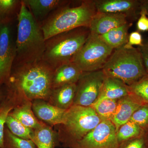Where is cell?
<instances>
[{
	"label": "cell",
	"instance_id": "6",
	"mask_svg": "<svg viewBox=\"0 0 148 148\" xmlns=\"http://www.w3.org/2000/svg\"><path fill=\"white\" fill-rule=\"evenodd\" d=\"M102 120L90 107L73 105L67 110L58 133L59 142L74 148Z\"/></svg>",
	"mask_w": 148,
	"mask_h": 148
},
{
	"label": "cell",
	"instance_id": "11",
	"mask_svg": "<svg viewBox=\"0 0 148 148\" xmlns=\"http://www.w3.org/2000/svg\"><path fill=\"white\" fill-rule=\"evenodd\" d=\"M97 12L121 14L131 21L138 19L142 9L139 0H93Z\"/></svg>",
	"mask_w": 148,
	"mask_h": 148
},
{
	"label": "cell",
	"instance_id": "16",
	"mask_svg": "<svg viewBox=\"0 0 148 148\" xmlns=\"http://www.w3.org/2000/svg\"><path fill=\"white\" fill-rule=\"evenodd\" d=\"M35 19L38 22L45 20L52 11L66 5L70 1L64 0H23Z\"/></svg>",
	"mask_w": 148,
	"mask_h": 148
},
{
	"label": "cell",
	"instance_id": "31",
	"mask_svg": "<svg viewBox=\"0 0 148 148\" xmlns=\"http://www.w3.org/2000/svg\"><path fill=\"white\" fill-rule=\"evenodd\" d=\"M143 36L140 32L135 31L129 34L128 41L124 46L127 47H132L134 45L140 47L143 45Z\"/></svg>",
	"mask_w": 148,
	"mask_h": 148
},
{
	"label": "cell",
	"instance_id": "26",
	"mask_svg": "<svg viewBox=\"0 0 148 148\" xmlns=\"http://www.w3.org/2000/svg\"><path fill=\"white\" fill-rule=\"evenodd\" d=\"M21 2L18 0H0V24H10Z\"/></svg>",
	"mask_w": 148,
	"mask_h": 148
},
{
	"label": "cell",
	"instance_id": "4",
	"mask_svg": "<svg viewBox=\"0 0 148 148\" xmlns=\"http://www.w3.org/2000/svg\"><path fill=\"white\" fill-rule=\"evenodd\" d=\"M90 34L88 27H79L61 33L45 41L42 60L53 69L70 62L84 45Z\"/></svg>",
	"mask_w": 148,
	"mask_h": 148
},
{
	"label": "cell",
	"instance_id": "22",
	"mask_svg": "<svg viewBox=\"0 0 148 148\" xmlns=\"http://www.w3.org/2000/svg\"><path fill=\"white\" fill-rule=\"evenodd\" d=\"M129 95L141 105H148V73L128 86Z\"/></svg>",
	"mask_w": 148,
	"mask_h": 148
},
{
	"label": "cell",
	"instance_id": "23",
	"mask_svg": "<svg viewBox=\"0 0 148 148\" xmlns=\"http://www.w3.org/2000/svg\"><path fill=\"white\" fill-rule=\"evenodd\" d=\"M118 100L105 99L97 101L90 107L95 111L102 120H111L113 116Z\"/></svg>",
	"mask_w": 148,
	"mask_h": 148
},
{
	"label": "cell",
	"instance_id": "30",
	"mask_svg": "<svg viewBox=\"0 0 148 148\" xmlns=\"http://www.w3.org/2000/svg\"><path fill=\"white\" fill-rule=\"evenodd\" d=\"M118 148H146L144 138L140 136L121 143Z\"/></svg>",
	"mask_w": 148,
	"mask_h": 148
},
{
	"label": "cell",
	"instance_id": "15",
	"mask_svg": "<svg viewBox=\"0 0 148 148\" xmlns=\"http://www.w3.org/2000/svg\"><path fill=\"white\" fill-rule=\"evenodd\" d=\"M141 106L129 95L118 100L115 112L111 120L116 131L121 125L130 121L135 111Z\"/></svg>",
	"mask_w": 148,
	"mask_h": 148
},
{
	"label": "cell",
	"instance_id": "7",
	"mask_svg": "<svg viewBox=\"0 0 148 148\" xmlns=\"http://www.w3.org/2000/svg\"><path fill=\"white\" fill-rule=\"evenodd\" d=\"M114 50L99 36L90 33L89 38L73 62L83 73L102 70Z\"/></svg>",
	"mask_w": 148,
	"mask_h": 148
},
{
	"label": "cell",
	"instance_id": "14",
	"mask_svg": "<svg viewBox=\"0 0 148 148\" xmlns=\"http://www.w3.org/2000/svg\"><path fill=\"white\" fill-rule=\"evenodd\" d=\"M83 72L73 62L66 63L56 69L52 80L53 89L66 85L76 84Z\"/></svg>",
	"mask_w": 148,
	"mask_h": 148
},
{
	"label": "cell",
	"instance_id": "32",
	"mask_svg": "<svg viewBox=\"0 0 148 148\" xmlns=\"http://www.w3.org/2000/svg\"><path fill=\"white\" fill-rule=\"evenodd\" d=\"M137 31L139 32H145L148 31V16L145 11L142 7L140 16L136 24Z\"/></svg>",
	"mask_w": 148,
	"mask_h": 148
},
{
	"label": "cell",
	"instance_id": "33",
	"mask_svg": "<svg viewBox=\"0 0 148 148\" xmlns=\"http://www.w3.org/2000/svg\"><path fill=\"white\" fill-rule=\"evenodd\" d=\"M138 48L140 50L143 64L147 73H148V40L143 42L142 46L138 47Z\"/></svg>",
	"mask_w": 148,
	"mask_h": 148
},
{
	"label": "cell",
	"instance_id": "10",
	"mask_svg": "<svg viewBox=\"0 0 148 148\" xmlns=\"http://www.w3.org/2000/svg\"><path fill=\"white\" fill-rule=\"evenodd\" d=\"M16 56L10 24H0V86L8 82Z\"/></svg>",
	"mask_w": 148,
	"mask_h": 148
},
{
	"label": "cell",
	"instance_id": "5",
	"mask_svg": "<svg viewBox=\"0 0 148 148\" xmlns=\"http://www.w3.org/2000/svg\"><path fill=\"white\" fill-rule=\"evenodd\" d=\"M102 70L106 76L119 79L128 86L147 74L139 49L124 45L114 49Z\"/></svg>",
	"mask_w": 148,
	"mask_h": 148
},
{
	"label": "cell",
	"instance_id": "2",
	"mask_svg": "<svg viewBox=\"0 0 148 148\" xmlns=\"http://www.w3.org/2000/svg\"><path fill=\"white\" fill-rule=\"evenodd\" d=\"M16 56L14 66L42 60L45 49V40L40 25L21 1L17 14Z\"/></svg>",
	"mask_w": 148,
	"mask_h": 148
},
{
	"label": "cell",
	"instance_id": "9",
	"mask_svg": "<svg viewBox=\"0 0 148 148\" xmlns=\"http://www.w3.org/2000/svg\"><path fill=\"white\" fill-rule=\"evenodd\" d=\"M116 128L110 120H102L79 143L83 148H118Z\"/></svg>",
	"mask_w": 148,
	"mask_h": 148
},
{
	"label": "cell",
	"instance_id": "36",
	"mask_svg": "<svg viewBox=\"0 0 148 148\" xmlns=\"http://www.w3.org/2000/svg\"><path fill=\"white\" fill-rule=\"evenodd\" d=\"M1 92H0V98H1Z\"/></svg>",
	"mask_w": 148,
	"mask_h": 148
},
{
	"label": "cell",
	"instance_id": "3",
	"mask_svg": "<svg viewBox=\"0 0 148 148\" xmlns=\"http://www.w3.org/2000/svg\"><path fill=\"white\" fill-rule=\"evenodd\" d=\"M53 11L41 24L45 40L56 35L79 27L89 28L97 12L93 0L81 1L78 5L70 3Z\"/></svg>",
	"mask_w": 148,
	"mask_h": 148
},
{
	"label": "cell",
	"instance_id": "25",
	"mask_svg": "<svg viewBox=\"0 0 148 148\" xmlns=\"http://www.w3.org/2000/svg\"><path fill=\"white\" fill-rule=\"evenodd\" d=\"M5 124L13 135L22 139L32 140L34 130L26 127L10 114L7 118Z\"/></svg>",
	"mask_w": 148,
	"mask_h": 148
},
{
	"label": "cell",
	"instance_id": "21",
	"mask_svg": "<svg viewBox=\"0 0 148 148\" xmlns=\"http://www.w3.org/2000/svg\"><path fill=\"white\" fill-rule=\"evenodd\" d=\"M132 25V23L129 22L99 36L103 41L113 49H116L127 44L129 36L128 30Z\"/></svg>",
	"mask_w": 148,
	"mask_h": 148
},
{
	"label": "cell",
	"instance_id": "18",
	"mask_svg": "<svg viewBox=\"0 0 148 148\" xmlns=\"http://www.w3.org/2000/svg\"><path fill=\"white\" fill-rule=\"evenodd\" d=\"M128 95V86L119 79L106 76L97 101L105 99L118 100Z\"/></svg>",
	"mask_w": 148,
	"mask_h": 148
},
{
	"label": "cell",
	"instance_id": "19",
	"mask_svg": "<svg viewBox=\"0 0 148 148\" xmlns=\"http://www.w3.org/2000/svg\"><path fill=\"white\" fill-rule=\"evenodd\" d=\"M32 105L31 101H23L13 109L9 114L26 127L36 130L44 123L37 118L32 110Z\"/></svg>",
	"mask_w": 148,
	"mask_h": 148
},
{
	"label": "cell",
	"instance_id": "35",
	"mask_svg": "<svg viewBox=\"0 0 148 148\" xmlns=\"http://www.w3.org/2000/svg\"><path fill=\"white\" fill-rule=\"evenodd\" d=\"M75 148H83L81 147H75Z\"/></svg>",
	"mask_w": 148,
	"mask_h": 148
},
{
	"label": "cell",
	"instance_id": "28",
	"mask_svg": "<svg viewBox=\"0 0 148 148\" xmlns=\"http://www.w3.org/2000/svg\"><path fill=\"white\" fill-rule=\"evenodd\" d=\"M130 121L142 128L148 125V105H143L135 111Z\"/></svg>",
	"mask_w": 148,
	"mask_h": 148
},
{
	"label": "cell",
	"instance_id": "8",
	"mask_svg": "<svg viewBox=\"0 0 148 148\" xmlns=\"http://www.w3.org/2000/svg\"><path fill=\"white\" fill-rule=\"evenodd\" d=\"M105 77L102 70L83 73L77 83L74 105L90 107L94 104L100 95Z\"/></svg>",
	"mask_w": 148,
	"mask_h": 148
},
{
	"label": "cell",
	"instance_id": "12",
	"mask_svg": "<svg viewBox=\"0 0 148 148\" xmlns=\"http://www.w3.org/2000/svg\"><path fill=\"white\" fill-rule=\"evenodd\" d=\"M32 103L33 112L40 121L51 127L63 123L67 110L59 108L45 100H35Z\"/></svg>",
	"mask_w": 148,
	"mask_h": 148
},
{
	"label": "cell",
	"instance_id": "29",
	"mask_svg": "<svg viewBox=\"0 0 148 148\" xmlns=\"http://www.w3.org/2000/svg\"><path fill=\"white\" fill-rule=\"evenodd\" d=\"M13 107L6 106L0 109V148H5L4 127L7 118Z\"/></svg>",
	"mask_w": 148,
	"mask_h": 148
},
{
	"label": "cell",
	"instance_id": "1",
	"mask_svg": "<svg viewBox=\"0 0 148 148\" xmlns=\"http://www.w3.org/2000/svg\"><path fill=\"white\" fill-rule=\"evenodd\" d=\"M54 70L42 60L16 66L8 82L14 95L21 102L48 101Z\"/></svg>",
	"mask_w": 148,
	"mask_h": 148
},
{
	"label": "cell",
	"instance_id": "34",
	"mask_svg": "<svg viewBox=\"0 0 148 148\" xmlns=\"http://www.w3.org/2000/svg\"><path fill=\"white\" fill-rule=\"evenodd\" d=\"M142 7L144 9L147 16H148V0H143L141 1Z\"/></svg>",
	"mask_w": 148,
	"mask_h": 148
},
{
	"label": "cell",
	"instance_id": "17",
	"mask_svg": "<svg viewBox=\"0 0 148 148\" xmlns=\"http://www.w3.org/2000/svg\"><path fill=\"white\" fill-rule=\"evenodd\" d=\"M77 83L66 85L53 89L48 102L62 110H68L74 105Z\"/></svg>",
	"mask_w": 148,
	"mask_h": 148
},
{
	"label": "cell",
	"instance_id": "27",
	"mask_svg": "<svg viewBox=\"0 0 148 148\" xmlns=\"http://www.w3.org/2000/svg\"><path fill=\"white\" fill-rule=\"evenodd\" d=\"M6 137L9 148H37L32 140L18 138L9 130H7Z\"/></svg>",
	"mask_w": 148,
	"mask_h": 148
},
{
	"label": "cell",
	"instance_id": "13",
	"mask_svg": "<svg viewBox=\"0 0 148 148\" xmlns=\"http://www.w3.org/2000/svg\"><path fill=\"white\" fill-rule=\"evenodd\" d=\"M127 23L128 20L124 15L97 12L90 22L89 29L92 34L101 36Z\"/></svg>",
	"mask_w": 148,
	"mask_h": 148
},
{
	"label": "cell",
	"instance_id": "20",
	"mask_svg": "<svg viewBox=\"0 0 148 148\" xmlns=\"http://www.w3.org/2000/svg\"><path fill=\"white\" fill-rule=\"evenodd\" d=\"M32 140L37 148H54L59 142L58 133L45 123L34 130Z\"/></svg>",
	"mask_w": 148,
	"mask_h": 148
},
{
	"label": "cell",
	"instance_id": "24",
	"mask_svg": "<svg viewBox=\"0 0 148 148\" xmlns=\"http://www.w3.org/2000/svg\"><path fill=\"white\" fill-rule=\"evenodd\" d=\"M143 128L129 121L122 125L116 131V136L119 145L121 143L141 136Z\"/></svg>",
	"mask_w": 148,
	"mask_h": 148
}]
</instances>
